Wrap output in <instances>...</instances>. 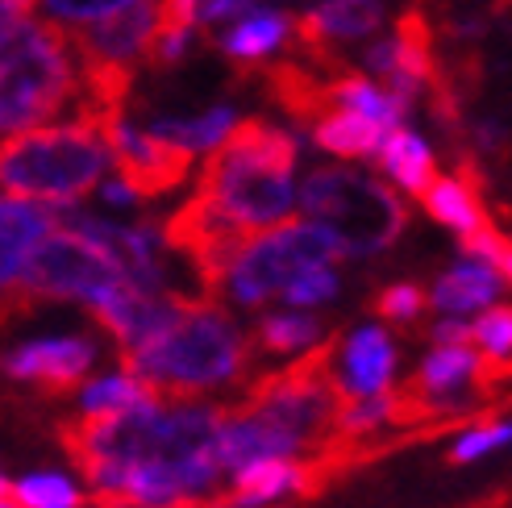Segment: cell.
<instances>
[{"mask_svg": "<svg viewBox=\"0 0 512 508\" xmlns=\"http://www.w3.org/2000/svg\"><path fill=\"white\" fill-rule=\"evenodd\" d=\"M55 225H59V209L42 205V200L0 196V325L30 309V300L21 296V271L30 250Z\"/></svg>", "mask_w": 512, "mask_h": 508, "instance_id": "obj_14", "label": "cell"}, {"mask_svg": "<svg viewBox=\"0 0 512 508\" xmlns=\"http://www.w3.org/2000/svg\"><path fill=\"white\" fill-rule=\"evenodd\" d=\"M196 30L200 25H171V21H159V30H155V42H150V63H155L159 71L167 67H179L192 50H196Z\"/></svg>", "mask_w": 512, "mask_h": 508, "instance_id": "obj_35", "label": "cell"}, {"mask_svg": "<svg viewBox=\"0 0 512 508\" xmlns=\"http://www.w3.org/2000/svg\"><path fill=\"white\" fill-rule=\"evenodd\" d=\"M113 171V150L100 121L75 113L71 121H46L13 138H0V192L42 200L50 209L80 205Z\"/></svg>", "mask_w": 512, "mask_h": 508, "instance_id": "obj_6", "label": "cell"}, {"mask_svg": "<svg viewBox=\"0 0 512 508\" xmlns=\"http://www.w3.org/2000/svg\"><path fill=\"white\" fill-rule=\"evenodd\" d=\"M425 309H429V296L413 279H396V284H388L375 296V313L388 325H417L425 317Z\"/></svg>", "mask_w": 512, "mask_h": 508, "instance_id": "obj_33", "label": "cell"}, {"mask_svg": "<svg viewBox=\"0 0 512 508\" xmlns=\"http://www.w3.org/2000/svg\"><path fill=\"white\" fill-rule=\"evenodd\" d=\"M313 263H342L338 238L321 221L288 217L271 230L242 238L229 267L221 271L213 296L234 304V309H263L267 300L284 296V288Z\"/></svg>", "mask_w": 512, "mask_h": 508, "instance_id": "obj_8", "label": "cell"}, {"mask_svg": "<svg viewBox=\"0 0 512 508\" xmlns=\"http://www.w3.org/2000/svg\"><path fill=\"white\" fill-rule=\"evenodd\" d=\"M371 163L400 196L417 200L433 184V175H438V150H433V142L421 130H413L408 121H400L379 138Z\"/></svg>", "mask_w": 512, "mask_h": 508, "instance_id": "obj_21", "label": "cell"}, {"mask_svg": "<svg viewBox=\"0 0 512 508\" xmlns=\"http://www.w3.org/2000/svg\"><path fill=\"white\" fill-rule=\"evenodd\" d=\"M9 496L21 508H84V488L80 479L67 471H25L21 479H13Z\"/></svg>", "mask_w": 512, "mask_h": 508, "instance_id": "obj_29", "label": "cell"}, {"mask_svg": "<svg viewBox=\"0 0 512 508\" xmlns=\"http://www.w3.org/2000/svg\"><path fill=\"white\" fill-rule=\"evenodd\" d=\"M325 350L329 346H317L288 359V367L250 379L242 404L225 409L217 434L225 479L254 459H304L334 442L342 396L329 384Z\"/></svg>", "mask_w": 512, "mask_h": 508, "instance_id": "obj_2", "label": "cell"}, {"mask_svg": "<svg viewBox=\"0 0 512 508\" xmlns=\"http://www.w3.org/2000/svg\"><path fill=\"white\" fill-rule=\"evenodd\" d=\"M80 84L84 63L63 25L34 13L0 21V138L55 121Z\"/></svg>", "mask_w": 512, "mask_h": 508, "instance_id": "obj_5", "label": "cell"}, {"mask_svg": "<svg viewBox=\"0 0 512 508\" xmlns=\"http://www.w3.org/2000/svg\"><path fill=\"white\" fill-rule=\"evenodd\" d=\"M34 9V0H0V21H9V17H25Z\"/></svg>", "mask_w": 512, "mask_h": 508, "instance_id": "obj_39", "label": "cell"}, {"mask_svg": "<svg viewBox=\"0 0 512 508\" xmlns=\"http://www.w3.org/2000/svg\"><path fill=\"white\" fill-rule=\"evenodd\" d=\"M488 375V363L471 342H429L413 375V400L425 413H467Z\"/></svg>", "mask_w": 512, "mask_h": 508, "instance_id": "obj_13", "label": "cell"}, {"mask_svg": "<svg viewBox=\"0 0 512 508\" xmlns=\"http://www.w3.org/2000/svg\"><path fill=\"white\" fill-rule=\"evenodd\" d=\"M429 342H471V317H446L438 313L429 325Z\"/></svg>", "mask_w": 512, "mask_h": 508, "instance_id": "obj_38", "label": "cell"}, {"mask_svg": "<svg viewBox=\"0 0 512 508\" xmlns=\"http://www.w3.org/2000/svg\"><path fill=\"white\" fill-rule=\"evenodd\" d=\"M388 25V5L383 0H313L296 17V38L338 50V46H363Z\"/></svg>", "mask_w": 512, "mask_h": 508, "instance_id": "obj_19", "label": "cell"}, {"mask_svg": "<svg viewBox=\"0 0 512 508\" xmlns=\"http://www.w3.org/2000/svg\"><path fill=\"white\" fill-rule=\"evenodd\" d=\"M504 292H508V279L500 263L471 246H463V254L450 267H442L438 279L425 288L429 309L446 317H475L483 309H492V304H500Z\"/></svg>", "mask_w": 512, "mask_h": 508, "instance_id": "obj_17", "label": "cell"}, {"mask_svg": "<svg viewBox=\"0 0 512 508\" xmlns=\"http://www.w3.org/2000/svg\"><path fill=\"white\" fill-rule=\"evenodd\" d=\"M321 100H325V105L363 113V117H371L375 125H383V130H392V125L408 121V109H413V100H404L400 92H392L388 84L375 80V75H367V71L338 75L334 84H325Z\"/></svg>", "mask_w": 512, "mask_h": 508, "instance_id": "obj_26", "label": "cell"}, {"mask_svg": "<svg viewBox=\"0 0 512 508\" xmlns=\"http://www.w3.org/2000/svg\"><path fill=\"white\" fill-rule=\"evenodd\" d=\"M238 121H242V113L229 105V100H217V105L196 109V113H155L146 121V130L200 159V155H209V150H217L229 134H234Z\"/></svg>", "mask_w": 512, "mask_h": 508, "instance_id": "obj_22", "label": "cell"}, {"mask_svg": "<svg viewBox=\"0 0 512 508\" xmlns=\"http://www.w3.org/2000/svg\"><path fill=\"white\" fill-rule=\"evenodd\" d=\"M329 384L338 388L342 400L379 396L392 392L400 379V342L388 321H358L325 350Z\"/></svg>", "mask_w": 512, "mask_h": 508, "instance_id": "obj_11", "label": "cell"}, {"mask_svg": "<svg viewBox=\"0 0 512 508\" xmlns=\"http://www.w3.org/2000/svg\"><path fill=\"white\" fill-rule=\"evenodd\" d=\"M96 121H100V130H105V138H109L113 171H121L125 180L142 192V200H159V196L175 192L179 184H188V175L196 167V155L155 138L146 125H138L130 113H125V105L100 113Z\"/></svg>", "mask_w": 512, "mask_h": 508, "instance_id": "obj_10", "label": "cell"}, {"mask_svg": "<svg viewBox=\"0 0 512 508\" xmlns=\"http://www.w3.org/2000/svg\"><path fill=\"white\" fill-rule=\"evenodd\" d=\"M300 138L263 117H242L200 167L196 192L238 234H259L296 213Z\"/></svg>", "mask_w": 512, "mask_h": 508, "instance_id": "obj_3", "label": "cell"}, {"mask_svg": "<svg viewBox=\"0 0 512 508\" xmlns=\"http://www.w3.org/2000/svg\"><path fill=\"white\" fill-rule=\"evenodd\" d=\"M155 396H159V392L150 388L130 363H121L117 371H105V375H96V379H84V384L75 388V409H80V417H109V413L138 409V404L155 400Z\"/></svg>", "mask_w": 512, "mask_h": 508, "instance_id": "obj_27", "label": "cell"}, {"mask_svg": "<svg viewBox=\"0 0 512 508\" xmlns=\"http://www.w3.org/2000/svg\"><path fill=\"white\" fill-rule=\"evenodd\" d=\"M159 396L200 400L250 384L254 342L221 296H184L179 313L146 346L125 354Z\"/></svg>", "mask_w": 512, "mask_h": 508, "instance_id": "obj_4", "label": "cell"}, {"mask_svg": "<svg viewBox=\"0 0 512 508\" xmlns=\"http://www.w3.org/2000/svg\"><path fill=\"white\" fill-rule=\"evenodd\" d=\"M383 134L388 130L375 125L371 117L354 113V109H338V105H325L309 125L313 146L321 150V155L342 159V163H371Z\"/></svg>", "mask_w": 512, "mask_h": 508, "instance_id": "obj_25", "label": "cell"}, {"mask_svg": "<svg viewBox=\"0 0 512 508\" xmlns=\"http://www.w3.org/2000/svg\"><path fill=\"white\" fill-rule=\"evenodd\" d=\"M300 217L321 221L329 234L338 238L342 259H371L383 254L408 225V209L400 192L354 163H321L304 171L300 192H296Z\"/></svg>", "mask_w": 512, "mask_h": 508, "instance_id": "obj_7", "label": "cell"}, {"mask_svg": "<svg viewBox=\"0 0 512 508\" xmlns=\"http://www.w3.org/2000/svg\"><path fill=\"white\" fill-rule=\"evenodd\" d=\"M325 321L317 317V309H284L275 313H263L250 329V342H254V354H263V359H300V354H309L317 346H325Z\"/></svg>", "mask_w": 512, "mask_h": 508, "instance_id": "obj_24", "label": "cell"}, {"mask_svg": "<svg viewBox=\"0 0 512 508\" xmlns=\"http://www.w3.org/2000/svg\"><path fill=\"white\" fill-rule=\"evenodd\" d=\"M254 5H259V0H254Z\"/></svg>", "mask_w": 512, "mask_h": 508, "instance_id": "obj_43", "label": "cell"}, {"mask_svg": "<svg viewBox=\"0 0 512 508\" xmlns=\"http://www.w3.org/2000/svg\"><path fill=\"white\" fill-rule=\"evenodd\" d=\"M229 404L155 396L109 417L75 413L59 438L100 508H204L225 488L217 434Z\"/></svg>", "mask_w": 512, "mask_h": 508, "instance_id": "obj_1", "label": "cell"}, {"mask_svg": "<svg viewBox=\"0 0 512 508\" xmlns=\"http://www.w3.org/2000/svg\"><path fill=\"white\" fill-rule=\"evenodd\" d=\"M317 463L304 459H254L229 471L225 488L204 508H284L313 492Z\"/></svg>", "mask_w": 512, "mask_h": 508, "instance_id": "obj_16", "label": "cell"}, {"mask_svg": "<svg viewBox=\"0 0 512 508\" xmlns=\"http://www.w3.org/2000/svg\"><path fill=\"white\" fill-rule=\"evenodd\" d=\"M358 63H363L367 75H375V80H383L392 92H400L404 100H417L429 84L425 34L413 21H400L396 30H379L375 38H367Z\"/></svg>", "mask_w": 512, "mask_h": 508, "instance_id": "obj_18", "label": "cell"}, {"mask_svg": "<svg viewBox=\"0 0 512 508\" xmlns=\"http://www.w3.org/2000/svg\"><path fill=\"white\" fill-rule=\"evenodd\" d=\"M471 346L488 367H512V304H492L471 317Z\"/></svg>", "mask_w": 512, "mask_h": 508, "instance_id": "obj_31", "label": "cell"}, {"mask_svg": "<svg viewBox=\"0 0 512 508\" xmlns=\"http://www.w3.org/2000/svg\"><path fill=\"white\" fill-rule=\"evenodd\" d=\"M125 5H138V0H38L42 17L63 25V30H80V25L100 21V17H109Z\"/></svg>", "mask_w": 512, "mask_h": 508, "instance_id": "obj_34", "label": "cell"}, {"mask_svg": "<svg viewBox=\"0 0 512 508\" xmlns=\"http://www.w3.org/2000/svg\"><path fill=\"white\" fill-rule=\"evenodd\" d=\"M342 296V267L338 263H313L309 271H300L292 284L284 288V304L292 309H325Z\"/></svg>", "mask_w": 512, "mask_h": 508, "instance_id": "obj_32", "label": "cell"}, {"mask_svg": "<svg viewBox=\"0 0 512 508\" xmlns=\"http://www.w3.org/2000/svg\"><path fill=\"white\" fill-rule=\"evenodd\" d=\"M254 0H196V21L209 25V30H221L234 17H242Z\"/></svg>", "mask_w": 512, "mask_h": 508, "instance_id": "obj_37", "label": "cell"}, {"mask_svg": "<svg viewBox=\"0 0 512 508\" xmlns=\"http://www.w3.org/2000/svg\"><path fill=\"white\" fill-rule=\"evenodd\" d=\"M9 488H13V479H5V467H0V492L9 496Z\"/></svg>", "mask_w": 512, "mask_h": 508, "instance_id": "obj_41", "label": "cell"}, {"mask_svg": "<svg viewBox=\"0 0 512 508\" xmlns=\"http://www.w3.org/2000/svg\"><path fill=\"white\" fill-rule=\"evenodd\" d=\"M296 38V17L284 9H267V5H250L242 17H234L229 25L217 30V50L238 63V67H254L275 59L279 50H288Z\"/></svg>", "mask_w": 512, "mask_h": 508, "instance_id": "obj_20", "label": "cell"}, {"mask_svg": "<svg viewBox=\"0 0 512 508\" xmlns=\"http://www.w3.org/2000/svg\"><path fill=\"white\" fill-rule=\"evenodd\" d=\"M96 192H100V200H105L109 209H138V205H146V200H142V192H138L130 180H125L121 171H109L105 180L96 184Z\"/></svg>", "mask_w": 512, "mask_h": 508, "instance_id": "obj_36", "label": "cell"}, {"mask_svg": "<svg viewBox=\"0 0 512 508\" xmlns=\"http://www.w3.org/2000/svg\"><path fill=\"white\" fill-rule=\"evenodd\" d=\"M100 342L88 334H42L25 338L0 354V371L13 384H25L46 396H71L96 367Z\"/></svg>", "mask_w": 512, "mask_h": 508, "instance_id": "obj_12", "label": "cell"}, {"mask_svg": "<svg viewBox=\"0 0 512 508\" xmlns=\"http://www.w3.org/2000/svg\"><path fill=\"white\" fill-rule=\"evenodd\" d=\"M404 413V396L392 392H379V396H358V400H342L338 409V429L334 438H350V442H363L371 434H379V429L396 425Z\"/></svg>", "mask_w": 512, "mask_h": 508, "instance_id": "obj_28", "label": "cell"}, {"mask_svg": "<svg viewBox=\"0 0 512 508\" xmlns=\"http://www.w3.org/2000/svg\"><path fill=\"white\" fill-rule=\"evenodd\" d=\"M130 279L117 254L96 242L92 234L75 230V225H55L25 259L21 271V296L38 300H59V304H84V309H100L113 292H121Z\"/></svg>", "mask_w": 512, "mask_h": 508, "instance_id": "obj_9", "label": "cell"}, {"mask_svg": "<svg viewBox=\"0 0 512 508\" xmlns=\"http://www.w3.org/2000/svg\"><path fill=\"white\" fill-rule=\"evenodd\" d=\"M0 508H21V504H17L13 496H5V492H0Z\"/></svg>", "mask_w": 512, "mask_h": 508, "instance_id": "obj_42", "label": "cell"}, {"mask_svg": "<svg viewBox=\"0 0 512 508\" xmlns=\"http://www.w3.org/2000/svg\"><path fill=\"white\" fill-rule=\"evenodd\" d=\"M155 30H159V0H138V5H125L109 17L71 30V42L80 50V59L92 67L130 71L134 63H142L150 55Z\"/></svg>", "mask_w": 512, "mask_h": 508, "instance_id": "obj_15", "label": "cell"}, {"mask_svg": "<svg viewBox=\"0 0 512 508\" xmlns=\"http://www.w3.org/2000/svg\"><path fill=\"white\" fill-rule=\"evenodd\" d=\"M496 263H500V271H504V279H508V288H512V242H504V246H500Z\"/></svg>", "mask_w": 512, "mask_h": 508, "instance_id": "obj_40", "label": "cell"}, {"mask_svg": "<svg viewBox=\"0 0 512 508\" xmlns=\"http://www.w3.org/2000/svg\"><path fill=\"white\" fill-rule=\"evenodd\" d=\"M421 209L442 225V230H450L458 242H471L479 238L483 230H492L488 225V209H483V200L475 192V184L467 180V175H433V184L417 196Z\"/></svg>", "mask_w": 512, "mask_h": 508, "instance_id": "obj_23", "label": "cell"}, {"mask_svg": "<svg viewBox=\"0 0 512 508\" xmlns=\"http://www.w3.org/2000/svg\"><path fill=\"white\" fill-rule=\"evenodd\" d=\"M512 450V417H492V421H475L463 434L450 438V463L471 467L483 459H496V454Z\"/></svg>", "mask_w": 512, "mask_h": 508, "instance_id": "obj_30", "label": "cell"}]
</instances>
